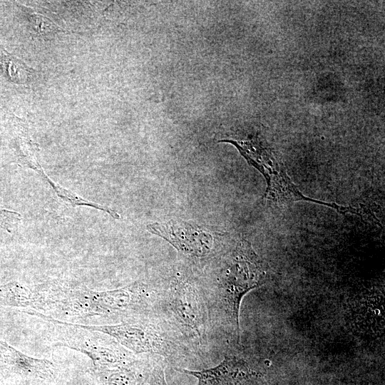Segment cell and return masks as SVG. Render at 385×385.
<instances>
[{"instance_id":"obj_1","label":"cell","mask_w":385,"mask_h":385,"mask_svg":"<svg viewBox=\"0 0 385 385\" xmlns=\"http://www.w3.org/2000/svg\"><path fill=\"white\" fill-rule=\"evenodd\" d=\"M267 277V269L262 260L247 241L241 240L231 252L219 279L223 309L238 343L242 298L252 289L264 284Z\"/></svg>"},{"instance_id":"obj_12","label":"cell","mask_w":385,"mask_h":385,"mask_svg":"<svg viewBox=\"0 0 385 385\" xmlns=\"http://www.w3.org/2000/svg\"><path fill=\"white\" fill-rule=\"evenodd\" d=\"M31 19L33 21L35 29L41 34L53 32V31H61L59 27L44 16L35 14L31 16Z\"/></svg>"},{"instance_id":"obj_6","label":"cell","mask_w":385,"mask_h":385,"mask_svg":"<svg viewBox=\"0 0 385 385\" xmlns=\"http://www.w3.org/2000/svg\"><path fill=\"white\" fill-rule=\"evenodd\" d=\"M171 309L176 319L200 339L206 336L207 316L204 300L188 282L176 284L170 297Z\"/></svg>"},{"instance_id":"obj_10","label":"cell","mask_w":385,"mask_h":385,"mask_svg":"<svg viewBox=\"0 0 385 385\" xmlns=\"http://www.w3.org/2000/svg\"><path fill=\"white\" fill-rule=\"evenodd\" d=\"M1 64L9 79L16 83L26 84L33 73V69L14 56L6 53L1 56Z\"/></svg>"},{"instance_id":"obj_9","label":"cell","mask_w":385,"mask_h":385,"mask_svg":"<svg viewBox=\"0 0 385 385\" xmlns=\"http://www.w3.org/2000/svg\"><path fill=\"white\" fill-rule=\"evenodd\" d=\"M135 364L95 371L101 385H143L144 376Z\"/></svg>"},{"instance_id":"obj_13","label":"cell","mask_w":385,"mask_h":385,"mask_svg":"<svg viewBox=\"0 0 385 385\" xmlns=\"http://www.w3.org/2000/svg\"><path fill=\"white\" fill-rule=\"evenodd\" d=\"M21 217L16 212L1 210H0V227L11 232L13 226L16 224Z\"/></svg>"},{"instance_id":"obj_8","label":"cell","mask_w":385,"mask_h":385,"mask_svg":"<svg viewBox=\"0 0 385 385\" xmlns=\"http://www.w3.org/2000/svg\"><path fill=\"white\" fill-rule=\"evenodd\" d=\"M0 364L11 372L31 380H51L58 374L56 366L51 361L27 356L2 341H0Z\"/></svg>"},{"instance_id":"obj_14","label":"cell","mask_w":385,"mask_h":385,"mask_svg":"<svg viewBox=\"0 0 385 385\" xmlns=\"http://www.w3.org/2000/svg\"><path fill=\"white\" fill-rule=\"evenodd\" d=\"M149 385H168L163 368L160 365H155L150 374Z\"/></svg>"},{"instance_id":"obj_4","label":"cell","mask_w":385,"mask_h":385,"mask_svg":"<svg viewBox=\"0 0 385 385\" xmlns=\"http://www.w3.org/2000/svg\"><path fill=\"white\" fill-rule=\"evenodd\" d=\"M81 325L111 337L133 353L155 354L164 356L170 352L167 338L158 327L150 322L130 320L115 325Z\"/></svg>"},{"instance_id":"obj_2","label":"cell","mask_w":385,"mask_h":385,"mask_svg":"<svg viewBox=\"0 0 385 385\" xmlns=\"http://www.w3.org/2000/svg\"><path fill=\"white\" fill-rule=\"evenodd\" d=\"M26 312L51 324L55 344L86 354L92 360L95 371L127 366L135 362L131 352L107 334L86 329L79 324L59 321L34 311L27 310Z\"/></svg>"},{"instance_id":"obj_3","label":"cell","mask_w":385,"mask_h":385,"mask_svg":"<svg viewBox=\"0 0 385 385\" xmlns=\"http://www.w3.org/2000/svg\"><path fill=\"white\" fill-rule=\"evenodd\" d=\"M234 145L247 163L265 177L266 190L264 198L274 205H287L294 202L307 201L336 210L340 213H354L355 208L315 200L304 195L291 180L284 168L271 152L256 139L248 140H221Z\"/></svg>"},{"instance_id":"obj_5","label":"cell","mask_w":385,"mask_h":385,"mask_svg":"<svg viewBox=\"0 0 385 385\" xmlns=\"http://www.w3.org/2000/svg\"><path fill=\"white\" fill-rule=\"evenodd\" d=\"M148 230L168 241L179 252L196 257L208 254L212 237L199 227L182 220H171L147 225Z\"/></svg>"},{"instance_id":"obj_11","label":"cell","mask_w":385,"mask_h":385,"mask_svg":"<svg viewBox=\"0 0 385 385\" xmlns=\"http://www.w3.org/2000/svg\"><path fill=\"white\" fill-rule=\"evenodd\" d=\"M26 286L17 282L0 285V304L9 307H24Z\"/></svg>"},{"instance_id":"obj_7","label":"cell","mask_w":385,"mask_h":385,"mask_svg":"<svg viewBox=\"0 0 385 385\" xmlns=\"http://www.w3.org/2000/svg\"><path fill=\"white\" fill-rule=\"evenodd\" d=\"M175 369L195 377L196 385H246L260 375L245 359L228 355L218 365L212 368L199 371Z\"/></svg>"}]
</instances>
